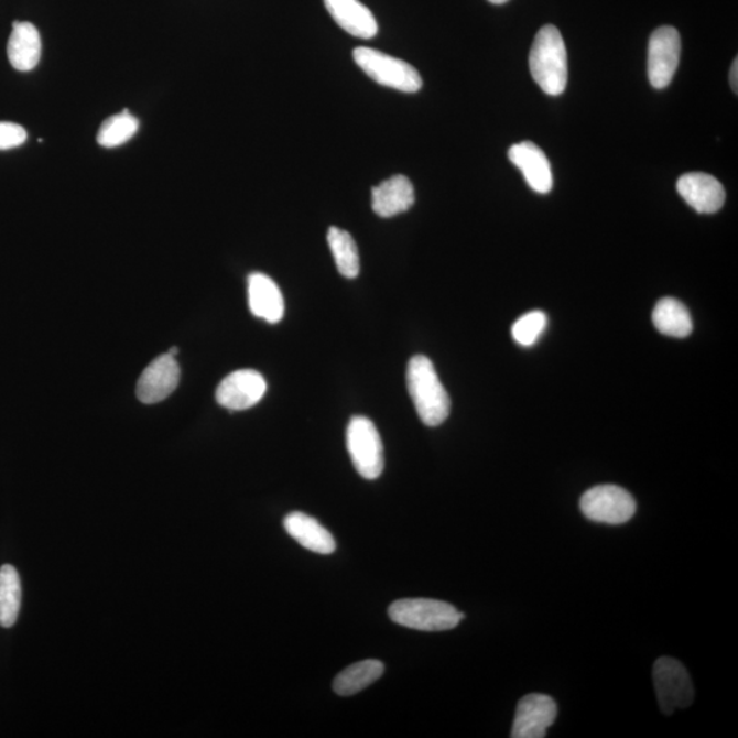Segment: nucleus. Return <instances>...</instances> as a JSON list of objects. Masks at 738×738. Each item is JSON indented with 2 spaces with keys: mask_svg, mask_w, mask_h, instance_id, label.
I'll return each instance as SVG.
<instances>
[{
  "mask_svg": "<svg viewBox=\"0 0 738 738\" xmlns=\"http://www.w3.org/2000/svg\"><path fill=\"white\" fill-rule=\"evenodd\" d=\"M406 384L419 417L425 425L438 427L445 422L451 414V397L428 357H412L406 369Z\"/></svg>",
  "mask_w": 738,
  "mask_h": 738,
  "instance_id": "f257e3e1",
  "label": "nucleus"
},
{
  "mask_svg": "<svg viewBox=\"0 0 738 738\" xmlns=\"http://www.w3.org/2000/svg\"><path fill=\"white\" fill-rule=\"evenodd\" d=\"M530 69L544 94H564L567 85L566 45L554 25H544L533 40Z\"/></svg>",
  "mask_w": 738,
  "mask_h": 738,
  "instance_id": "f03ea898",
  "label": "nucleus"
},
{
  "mask_svg": "<svg viewBox=\"0 0 738 738\" xmlns=\"http://www.w3.org/2000/svg\"><path fill=\"white\" fill-rule=\"evenodd\" d=\"M391 621L401 627L442 632L458 627L464 615L446 601L435 599H400L389 607Z\"/></svg>",
  "mask_w": 738,
  "mask_h": 738,
  "instance_id": "7ed1b4c3",
  "label": "nucleus"
},
{
  "mask_svg": "<svg viewBox=\"0 0 738 738\" xmlns=\"http://www.w3.org/2000/svg\"><path fill=\"white\" fill-rule=\"evenodd\" d=\"M357 66L383 87L414 94L423 87V79L412 65L405 61L394 58L378 50L359 47L354 51Z\"/></svg>",
  "mask_w": 738,
  "mask_h": 738,
  "instance_id": "20e7f679",
  "label": "nucleus"
},
{
  "mask_svg": "<svg viewBox=\"0 0 738 738\" xmlns=\"http://www.w3.org/2000/svg\"><path fill=\"white\" fill-rule=\"evenodd\" d=\"M346 446L357 473L367 480L378 479L383 473V443L377 427L365 416H355L346 430Z\"/></svg>",
  "mask_w": 738,
  "mask_h": 738,
  "instance_id": "39448f33",
  "label": "nucleus"
},
{
  "mask_svg": "<svg viewBox=\"0 0 738 738\" xmlns=\"http://www.w3.org/2000/svg\"><path fill=\"white\" fill-rule=\"evenodd\" d=\"M655 694L663 714L672 715L675 709L690 707L694 702V684L684 664L673 658H660L652 670Z\"/></svg>",
  "mask_w": 738,
  "mask_h": 738,
  "instance_id": "423d86ee",
  "label": "nucleus"
},
{
  "mask_svg": "<svg viewBox=\"0 0 738 738\" xmlns=\"http://www.w3.org/2000/svg\"><path fill=\"white\" fill-rule=\"evenodd\" d=\"M580 509L588 520L600 524H626L636 513V501L623 488L596 486L584 493Z\"/></svg>",
  "mask_w": 738,
  "mask_h": 738,
  "instance_id": "0eeeda50",
  "label": "nucleus"
},
{
  "mask_svg": "<svg viewBox=\"0 0 738 738\" xmlns=\"http://www.w3.org/2000/svg\"><path fill=\"white\" fill-rule=\"evenodd\" d=\"M681 39L673 26H661L649 43V78L652 87H669L680 64Z\"/></svg>",
  "mask_w": 738,
  "mask_h": 738,
  "instance_id": "6e6552de",
  "label": "nucleus"
},
{
  "mask_svg": "<svg viewBox=\"0 0 738 738\" xmlns=\"http://www.w3.org/2000/svg\"><path fill=\"white\" fill-rule=\"evenodd\" d=\"M558 707L553 697L531 694L522 697L517 706L512 736L513 738H543L547 736L550 726L555 723Z\"/></svg>",
  "mask_w": 738,
  "mask_h": 738,
  "instance_id": "1a4fd4ad",
  "label": "nucleus"
},
{
  "mask_svg": "<svg viewBox=\"0 0 738 738\" xmlns=\"http://www.w3.org/2000/svg\"><path fill=\"white\" fill-rule=\"evenodd\" d=\"M267 383L263 375L254 369H240L221 380L217 389L220 406L230 411H246L263 399Z\"/></svg>",
  "mask_w": 738,
  "mask_h": 738,
  "instance_id": "9d476101",
  "label": "nucleus"
},
{
  "mask_svg": "<svg viewBox=\"0 0 738 738\" xmlns=\"http://www.w3.org/2000/svg\"><path fill=\"white\" fill-rule=\"evenodd\" d=\"M181 369L172 355H163L144 369L138 384V397L144 404L166 400L180 383Z\"/></svg>",
  "mask_w": 738,
  "mask_h": 738,
  "instance_id": "9b49d317",
  "label": "nucleus"
},
{
  "mask_svg": "<svg viewBox=\"0 0 738 738\" xmlns=\"http://www.w3.org/2000/svg\"><path fill=\"white\" fill-rule=\"evenodd\" d=\"M677 191L686 204L699 214H715L724 207L726 193L723 184L706 173L684 174L677 181Z\"/></svg>",
  "mask_w": 738,
  "mask_h": 738,
  "instance_id": "f8f14e48",
  "label": "nucleus"
},
{
  "mask_svg": "<svg viewBox=\"0 0 738 738\" xmlns=\"http://www.w3.org/2000/svg\"><path fill=\"white\" fill-rule=\"evenodd\" d=\"M510 162L521 170L532 191L546 195L553 189V173L546 153L531 141L510 146Z\"/></svg>",
  "mask_w": 738,
  "mask_h": 738,
  "instance_id": "ddd939ff",
  "label": "nucleus"
},
{
  "mask_svg": "<svg viewBox=\"0 0 738 738\" xmlns=\"http://www.w3.org/2000/svg\"><path fill=\"white\" fill-rule=\"evenodd\" d=\"M248 301L252 314L275 325L285 315V300L281 289L270 276L254 272L248 278Z\"/></svg>",
  "mask_w": 738,
  "mask_h": 738,
  "instance_id": "4468645a",
  "label": "nucleus"
},
{
  "mask_svg": "<svg viewBox=\"0 0 738 738\" xmlns=\"http://www.w3.org/2000/svg\"><path fill=\"white\" fill-rule=\"evenodd\" d=\"M414 204V187L405 175H394L372 189V209L380 218L406 213Z\"/></svg>",
  "mask_w": 738,
  "mask_h": 738,
  "instance_id": "2eb2a0df",
  "label": "nucleus"
},
{
  "mask_svg": "<svg viewBox=\"0 0 738 738\" xmlns=\"http://www.w3.org/2000/svg\"><path fill=\"white\" fill-rule=\"evenodd\" d=\"M283 527L294 541H297L301 546L310 550V552L328 555L337 549V543H335L330 531H327L314 517L293 512L285 517Z\"/></svg>",
  "mask_w": 738,
  "mask_h": 738,
  "instance_id": "dca6fc26",
  "label": "nucleus"
},
{
  "mask_svg": "<svg viewBox=\"0 0 738 738\" xmlns=\"http://www.w3.org/2000/svg\"><path fill=\"white\" fill-rule=\"evenodd\" d=\"M328 13L351 36L372 39L378 33V22L372 11L359 0H325Z\"/></svg>",
  "mask_w": 738,
  "mask_h": 738,
  "instance_id": "f3484780",
  "label": "nucleus"
},
{
  "mask_svg": "<svg viewBox=\"0 0 738 738\" xmlns=\"http://www.w3.org/2000/svg\"><path fill=\"white\" fill-rule=\"evenodd\" d=\"M8 56L15 70L35 69L42 56V39L35 25L31 22H14L8 43Z\"/></svg>",
  "mask_w": 738,
  "mask_h": 738,
  "instance_id": "a211bd4d",
  "label": "nucleus"
},
{
  "mask_svg": "<svg viewBox=\"0 0 738 738\" xmlns=\"http://www.w3.org/2000/svg\"><path fill=\"white\" fill-rule=\"evenodd\" d=\"M652 323L668 337L685 338L694 330L688 308L675 299H662L652 312Z\"/></svg>",
  "mask_w": 738,
  "mask_h": 738,
  "instance_id": "6ab92c4d",
  "label": "nucleus"
},
{
  "mask_svg": "<svg viewBox=\"0 0 738 738\" xmlns=\"http://www.w3.org/2000/svg\"><path fill=\"white\" fill-rule=\"evenodd\" d=\"M384 664L377 660H367L350 664L334 680L333 690L339 696L359 694L367 686L382 677Z\"/></svg>",
  "mask_w": 738,
  "mask_h": 738,
  "instance_id": "aec40b11",
  "label": "nucleus"
},
{
  "mask_svg": "<svg viewBox=\"0 0 738 738\" xmlns=\"http://www.w3.org/2000/svg\"><path fill=\"white\" fill-rule=\"evenodd\" d=\"M327 241L339 274L349 278V280H354V278L359 275L360 254L354 237L348 231L339 229V227H330Z\"/></svg>",
  "mask_w": 738,
  "mask_h": 738,
  "instance_id": "412c9836",
  "label": "nucleus"
},
{
  "mask_svg": "<svg viewBox=\"0 0 738 738\" xmlns=\"http://www.w3.org/2000/svg\"><path fill=\"white\" fill-rule=\"evenodd\" d=\"M21 580L14 566L0 567V627H13L21 607Z\"/></svg>",
  "mask_w": 738,
  "mask_h": 738,
  "instance_id": "4be33fe9",
  "label": "nucleus"
},
{
  "mask_svg": "<svg viewBox=\"0 0 738 738\" xmlns=\"http://www.w3.org/2000/svg\"><path fill=\"white\" fill-rule=\"evenodd\" d=\"M139 132V119L129 110L107 118L99 129L98 144L105 148H117L127 144Z\"/></svg>",
  "mask_w": 738,
  "mask_h": 738,
  "instance_id": "5701e85b",
  "label": "nucleus"
},
{
  "mask_svg": "<svg viewBox=\"0 0 738 738\" xmlns=\"http://www.w3.org/2000/svg\"><path fill=\"white\" fill-rule=\"evenodd\" d=\"M547 315L542 311H532L522 315L512 327V337L517 344L530 348L535 345L547 328Z\"/></svg>",
  "mask_w": 738,
  "mask_h": 738,
  "instance_id": "b1692460",
  "label": "nucleus"
},
{
  "mask_svg": "<svg viewBox=\"0 0 738 738\" xmlns=\"http://www.w3.org/2000/svg\"><path fill=\"white\" fill-rule=\"evenodd\" d=\"M26 130L13 122H0V151L11 150L25 143Z\"/></svg>",
  "mask_w": 738,
  "mask_h": 738,
  "instance_id": "393cba45",
  "label": "nucleus"
},
{
  "mask_svg": "<svg viewBox=\"0 0 738 738\" xmlns=\"http://www.w3.org/2000/svg\"><path fill=\"white\" fill-rule=\"evenodd\" d=\"M738 59L736 58L734 62V66H731L730 70V85L731 89L735 90V93H738Z\"/></svg>",
  "mask_w": 738,
  "mask_h": 738,
  "instance_id": "a878e982",
  "label": "nucleus"
},
{
  "mask_svg": "<svg viewBox=\"0 0 738 738\" xmlns=\"http://www.w3.org/2000/svg\"><path fill=\"white\" fill-rule=\"evenodd\" d=\"M488 2H491L493 4H503L509 2V0H488Z\"/></svg>",
  "mask_w": 738,
  "mask_h": 738,
  "instance_id": "bb28decb",
  "label": "nucleus"
}]
</instances>
